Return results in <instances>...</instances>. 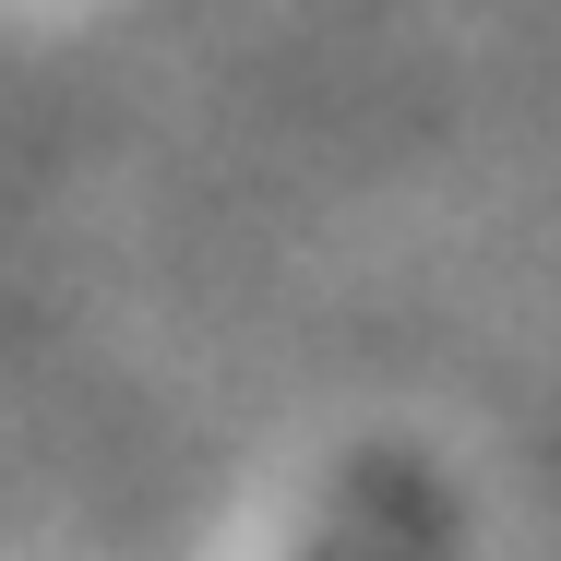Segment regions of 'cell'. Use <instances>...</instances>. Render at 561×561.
Returning a JSON list of instances; mask_svg holds the SVG:
<instances>
[{"instance_id": "cell-1", "label": "cell", "mask_w": 561, "mask_h": 561, "mask_svg": "<svg viewBox=\"0 0 561 561\" xmlns=\"http://www.w3.org/2000/svg\"><path fill=\"white\" fill-rule=\"evenodd\" d=\"M311 561H454V538H443L419 478H370V490L335 502V526L311 538Z\"/></svg>"}]
</instances>
